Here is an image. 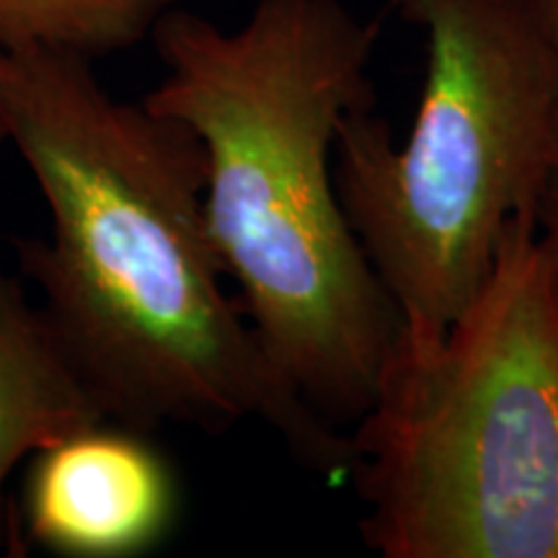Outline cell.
Here are the masks:
<instances>
[{"instance_id": "cell-3", "label": "cell", "mask_w": 558, "mask_h": 558, "mask_svg": "<svg viewBox=\"0 0 558 558\" xmlns=\"http://www.w3.org/2000/svg\"><path fill=\"white\" fill-rule=\"evenodd\" d=\"M344 473L383 558H558V248L535 218L442 337L399 333Z\"/></svg>"}, {"instance_id": "cell-10", "label": "cell", "mask_w": 558, "mask_h": 558, "mask_svg": "<svg viewBox=\"0 0 558 558\" xmlns=\"http://www.w3.org/2000/svg\"><path fill=\"white\" fill-rule=\"evenodd\" d=\"M0 143H5V128H3V120H0Z\"/></svg>"}, {"instance_id": "cell-4", "label": "cell", "mask_w": 558, "mask_h": 558, "mask_svg": "<svg viewBox=\"0 0 558 558\" xmlns=\"http://www.w3.org/2000/svg\"><path fill=\"white\" fill-rule=\"evenodd\" d=\"M424 37L407 143L375 107L344 117L341 207L409 339L469 308L514 218H535L558 158V73L527 0H393Z\"/></svg>"}, {"instance_id": "cell-2", "label": "cell", "mask_w": 558, "mask_h": 558, "mask_svg": "<svg viewBox=\"0 0 558 558\" xmlns=\"http://www.w3.org/2000/svg\"><path fill=\"white\" fill-rule=\"evenodd\" d=\"M150 37L166 73L143 104L199 140L209 235L279 388L352 429L403 326L333 173L344 117L375 107L380 24L341 0H256L233 29L171 9Z\"/></svg>"}, {"instance_id": "cell-7", "label": "cell", "mask_w": 558, "mask_h": 558, "mask_svg": "<svg viewBox=\"0 0 558 558\" xmlns=\"http://www.w3.org/2000/svg\"><path fill=\"white\" fill-rule=\"evenodd\" d=\"M179 0H0V47H45L96 60L150 37Z\"/></svg>"}, {"instance_id": "cell-5", "label": "cell", "mask_w": 558, "mask_h": 558, "mask_svg": "<svg viewBox=\"0 0 558 558\" xmlns=\"http://www.w3.org/2000/svg\"><path fill=\"white\" fill-rule=\"evenodd\" d=\"M177 514V476L143 429L99 422L32 458L26 533L54 556H143L163 543Z\"/></svg>"}, {"instance_id": "cell-9", "label": "cell", "mask_w": 558, "mask_h": 558, "mask_svg": "<svg viewBox=\"0 0 558 558\" xmlns=\"http://www.w3.org/2000/svg\"><path fill=\"white\" fill-rule=\"evenodd\" d=\"M527 5L533 11L535 21H538L543 34H546L558 73V0H527Z\"/></svg>"}, {"instance_id": "cell-8", "label": "cell", "mask_w": 558, "mask_h": 558, "mask_svg": "<svg viewBox=\"0 0 558 558\" xmlns=\"http://www.w3.org/2000/svg\"><path fill=\"white\" fill-rule=\"evenodd\" d=\"M535 222H538L541 233L558 248V158L554 169H550L546 190H543L538 213H535Z\"/></svg>"}, {"instance_id": "cell-1", "label": "cell", "mask_w": 558, "mask_h": 558, "mask_svg": "<svg viewBox=\"0 0 558 558\" xmlns=\"http://www.w3.org/2000/svg\"><path fill=\"white\" fill-rule=\"evenodd\" d=\"M0 120L50 209L47 239H13L21 271L109 422L222 432L256 416L308 469L344 473L349 435L279 388L222 288L197 135L45 47L3 50Z\"/></svg>"}, {"instance_id": "cell-6", "label": "cell", "mask_w": 558, "mask_h": 558, "mask_svg": "<svg viewBox=\"0 0 558 558\" xmlns=\"http://www.w3.org/2000/svg\"><path fill=\"white\" fill-rule=\"evenodd\" d=\"M99 422L109 418L41 305L0 269V548L11 530L5 484L16 465Z\"/></svg>"}, {"instance_id": "cell-11", "label": "cell", "mask_w": 558, "mask_h": 558, "mask_svg": "<svg viewBox=\"0 0 558 558\" xmlns=\"http://www.w3.org/2000/svg\"><path fill=\"white\" fill-rule=\"evenodd\" d=\"M0 58H3V47H0Z\"/></svg>"}]
</instances>
